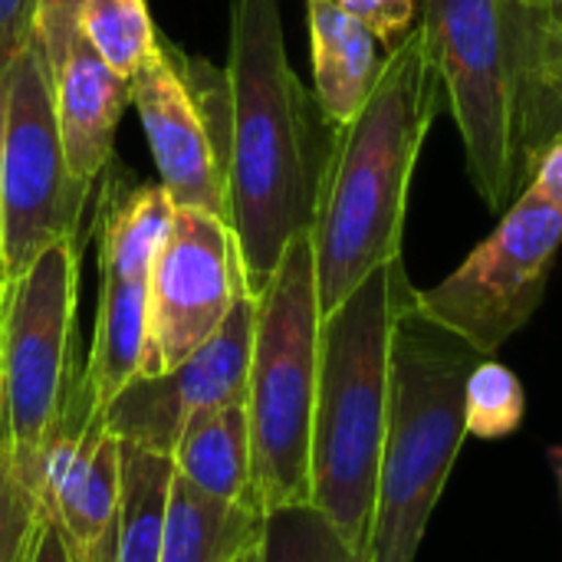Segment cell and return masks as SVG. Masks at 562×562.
Wrapping results in <instances>:
<instances>
[{"label": "cell", "instance_id": "cell-2", "mask_svg": "<svg viewBox=\"0 0 562 562\" xmlns=\"http://www.w3.org/2000/svg\"><path fill=\"white\" fill-rule=\"evenodd\" d=\"M441 92L428 26L415 23L385 53L356 119L333 128L310 227L323 316L372 270L402 257L412 178Z\"/></svg>", "mask_w": 562, "mask_h": 562}, {"label": "cell", "instance_id": "cell-6", "mask_svg": "<svg viewBox=\"0 0 562 562\" xmlns=\"http://www.w3.org/2000/svg\"><path fill=\"white\" fill-rule=\"evenodd\" d=\"M438 76L464 142L468 178L491 211L520 194L517 0H422Z\"/></svg>", "mask_w": 562, "mask_h": 562}, {"label": "cell", "instance_id": "cell-31", "mask_svg": "<svg viewBox=\"0 0 562 562\" xmlns=\"http://www.w3.org/2000/svg\"><path fill=\"white\" fill-rule=\"evenodd\" d=\"M0 303H3V270H0ZM0 438H3V418H0Z\"/></svg>", "mask_w": 562, "mask_h": 562}, {"label": "cell", "instance_id": "cell-8", "mask_svg": "<svg viewBox=\"0 0 562 562\" xmlns=\"http://www.w3.org/2000/svg\"><path fill=\"white\" fill-rule=\"evenodd\" d=\"M7 115L0 151V270L16 280L49 244L79 240V221L89 201L66 165L53 72L36 40H30L3 72Z\"/></svg>", "mask_w": 562, "mask_h": 562}, {"label": "cell", "instance_id": "cell-7", "mask_svg": "<svg viewBox=\"0 0 562 562\" xmlns=\"http://www.w3.org/2000/svg\"><path fill=\"white\" fill-rule=\"evenodd\" d=\"M79 260V240H56L16 280L3 283L0 445L26 481L82 372L76 366Z\"/></svg>", "mask_w": 562, "mask_h": 562}, {"label": "cell", "instance_id": "cell-4", "mask_svg": "<svg viewBox=\"0 0 562 562\" xmlns=\"http://www.w3.org/2000/svg\"><path fill=\"white\" fill-rule=\"evenodd\" d=\"M481 359L464 339L428 323L415 300L398 316L369 562H415L418 557L468 438L464 392Z\"/></svg>", "mask_w": 562, "mask_h": 562}, {"label": "cell", "instance_id": "cell-3", "mask_svg": "<svg viewBox=\"0 0 562 562\" xmlns=\"http://www.w3.org/2000/svg\"><path fill=\"white\" fill-rule=\"evenodd\" d=\"M415 293L405 260L395 257L319 323L310 504L362 562L372 557L392 336Z\"/></svg>", "mask_w": 562, "mask_h": 562}, {"label": "cell", "instance_id": "cell-20", "mask_svg": "<svg viewBox=\"0 0 562 562\" xmlns=\"http://www.w3.org/2000/svg\"><path fill=\"white\" fill-rule=\"evenodd\" d=\"M171 477L168 454L119 445V562H158Z\"/></svg>", "mask_w": 562, "mask_h": 562}, {"label": "cell", "instance_id": "cell-12", "mask_svg": "<svg viewBox=\"0 0 562 562\" xmlns=\"http://www.w3.org/2000/svg\"><path fill=\"white\" fill-rule=\"evenodd\" d=\"M257 300L240 296L224 326L181 366L135 375L102 405L109 435L151 454H171L184 422L198 412L247 405Z\"/></svg>", "mask_w": 562, "mask_h": 562}, {"label": "cell", "instance_id": "cell-19", "mask_svg": "<svg viewBox=\"0 0 562 562\" xmlns=\"http://www.w3.org/2000/svg\"><path fill=\"white\" fill-rule=\"evenodd\" d=\"M175 204L161 184L105 178L99 214H95V247L99 273L148 277L151 260L168 234Z\"/></svg>", "mask_w": 562, "mask_h": 562}, {"label": "cell", "instance_id": "cell-17", "mask_svg": "<svg viewBox=\"0 0 562 562\" xmlns=\"http://www.w3.org/2000/svg\"><path fill=\"white\" fill-rule=\"evenodd\" d=\"M145 333H148V277L99 273L95 329H92L89 359L82 366V379L99 405H105L142 372Z\"/></svg>", "mask_w": 562, "mask_h": 562}, {"label": "cell", "instance_id": "cell-26", "mask_svg": "<svg viewBox=\"0 0 562 562\" xmlns=\"http://www.w3.org/2000/svg\"><path fill=\"white\" fill-rule=\"evenodd\" d=\"M356 20H362L389 49L415 26L422 0H333Z\"/></svg>", "mask_w": 562, "mask_h": 562}, {"label": "cell", "instance_id": "cell-32", "mask_svg": "<svg viewBox=\"0 0 562 562\" xmlns=\"http://www.w3.org/2000/svg\"><path fill=\"white\" fill-rule=\"evenodd\" d=\"M557 471H560V491H562V458H560V464H557Z\"/></svg>", "mask_w": 562, "mask_h": 562}, {"label": "cell", "instance_id": "cell-22", "mask_svg": "<svg viewBox=\"0 0 562 562\" xmlns=\"http://www.w3.org/2000/svg\"><path fill=\"white\" fill-rule=\"evenodd\" d=\"M260 562H362L339 530L313 507H277L263 514Z\"/></svg>", "mask_w": 562, "mask_h": 562}, {"label": "cell", "instance_id": "cell-9", "mask_svg": "<svg viewBox=\"0 0 562 562\" xmlns=\"http://www.w3.org/2000/svg\"><path fill=\"white\" fill-rule=\"evenodd\" d=\"M560 247L562 207L524 188L451 277L415 293V306L491 359L540 310Z\"/></svg>", "mask_w": 562, "mask_h": 562}, {"label": "cell", "instance_id": "cell-13", "mask_svg": "<svg viewBox=\"0 0 562 562\" xmlns=\"http://www.w3.org/2000/svg\"><path fill=\"white\" fill-rule=\"evenodd\" d=\"M128 102V79L112 72L99 59V53L79 36L66 63L53 76L59 142L66 165L79 184L92 188L109 168L115 132Z\"/></svg>", "mask_w": 562, "mask_h": 562}, {"label": "cell", "instance_id": "cell-15", "mask_svg": "<svg viewBox=\"0 0 562 562\" xmlns=\"http://www.w3.org/2000/svg\"><path fill=\"white\" fill-rule=\"evenodd\" d=\"M313 95L329 128H342L366 105L382 59L379 36L333 0H306Z\"/></svg>", "mask_w": 562, "mask_h": 562}, {"label": "cell", "instance_id": "cell-11", "mask_svg": "<svg viewBox=\"0 0 562 562\" xmlns=\"http://www.w3.org/2000/svg\"><path fill=\"white\" fill-rule=\"evenodd\" d=\"M247 293L231 224L198 207H175L148 270V333L138 375H161L198 352Z\"/></svg>", "mask_w": 562, "mask_h": 562}, {"label": "cell", "instance_id": "cell-33", "mask_svg": "<svg viewBox=\"0 0 562 562\" xmlns=\"http://www.w3.org/2000/svg\"><path fill=\"white\" fill-rule=\"evenodd\" d=\"M524 3H530V0H524Z\"/></svg>", "mask_w": 562, "mask_h": 562}, {"label": "cell", "instance_id": "cell-27", "mask_svg": "<svg viewBox=\"0 0 562 562\" xmlns=\"http://www.w3.org/2000/svg\"><path fill=\"white\" fill-rule=\"evenodd\" d=\"M36 0H0V72L33 40Z\"/></svg>", "mask_w": 562, "mask_h": 562}, {"label": "cell", "instance_id": "cell-18", "mask_svg": "<svg viewBox=\"0 0 562 562\" xmlns=\"http://www.w3.org/2000/svg\"><path fill=\"white\" fill-rule=\"evenodd\" d=\"M263 514L214 501L194 491L184 477H171L158 562H231L257 547Z\"/></svg>", "mask_w": 562, "mask_h": 562}, {"label": "cell", "instance_id": "cell-5", "mask_svg": "<svg viewBox=\"0 0 562 562\" xmlns=\"http://www.w3.org/2000/svg\"><path fill=\"white\" fill-rule=\"evenodd\" d=\"M319 323L313 240L300 234L283 250L254 313L247 425L254 494L263 514L310 504Z\"/></svg>", "mask_w": 562, "mask_h": 562}, {"label": "cell", "instance_id": "cell-24", "mask_svg": "<svg viewBox=\"0 0 562 562\" xmlns=\"http://www.w3.org/2000/svg\"><path fill=\"white\" fill-rule=\"evenodd\" d=\"M43 507L36 487L0 445V562H30Z\"/></svg>", "mask_w": 562, "mask_h": 562}, {"label": "cell", "instance_id": "cell-16", "mask_svg": "<svg viewBox=\"0 0 562 562\" xmlns=\"http://www.w3.org/2000/svg\"><path fill=\"white\" fill-rule=\"evenodd\" d=\"M168 458L175 474L184 477L194 491L224 504L260 510L254 494L247 405L191 415Z\"/></svg>", "mask_w": 562, "mask_h": 562}, {"label": "cell", "instance_id": "cell-28", "mask_svg": "<svg viewBox=\"0 0 562 562\" xmlns=\"http://www.w3.org/2000/svg\"><path fill=\"white\" fill-rule=\"evenodd\" d=\"M30 562H72L63 527L46 510H43V520H40V533H36V547H33V560Z\"/></svg>", "mask_w": 562, "mask_h": 562}, {"label": "cell", "instance_id": "cell-21", "mask_svg": "<svg viewBox=\"0 0 562 562\" xmlns=\"http://www.w3.org/2000/svg\"><path fill=\"white\" fill-rule=\"evenodd\" d=\"M79 33L122 79H132V72L155 53L161 36L148 16L145 0H89L79 20Z\"/></svg>", "mask_w": 562, "mask_h": 562}, {"label": "cell", "instance_id": "cell-29", "mask_svg": "<svg viewBox=\"0 0 562 562\" xmlns=\"http://www.w3.org/2000/svg\"><path fill=\"white\" fill-rule=\"evenodd\" d=\"M3 115H7V82L0 72V151H3Z\"/></svg>", "mask_w": 562, "mask_h": 562}, {"label": "cell", "instance_id": "cell-14", "mask_svg": "<svg viewBox=\"0 0 562 562\" xmlns=\"http://www.w3.org/2000/svg\"><path fill=\"white\" fill-rule=\"evenodd\" d=\"M517 158L527 188L540 155L562 138V0H517Z\"/></svg>", "mask_w": 562, "mask_h": 562}, {"label": "cell", "instance_id": "cell-25", "mask_svg": "<svg viewBox=\"0 0 562 562\" xmlns=\"http://www.w3.org/2000/svg\"><path fill=\"white\" fill-rule=\"evenodd\" d=\"M89 0H36V20H33V40L40 43L49 72L56 76L66 63L72 43L82 36L79 20Z\"/></svg>", "mask_w": 562, "mask_h": 562}, {"label": "cell", "instance_id": "cell-23", "mask_svg": "<svg viewBox=\"0 0 562 562\" xmlns=\"http://www.w3.org/2000/svg\"><path fill=\"white\" fill-rule=\"evenodd\" d=\"M524 412L527 398L520 379L507 366L481 359L464 392V431L481 441H501L524 425Z\"/></svg>", "mask_w": 562, "mask_h": 562}, {"label": "cell", "instance_id": "cell-1", "mask_svg": "<svg viewBox=\"0 0 562 562\" xmlns=\"http://www.w3.org/2000/svg\"><path fill=\"white\" fill-rule=\"evenodd\" d=\"M227 211L257 300L293 237L310 234L333 128L286 59L280 0L231 10Z\"/></svg>", "mask_w": 562, "mask_h": 562}, {"label": "cell", "instance_id": "cell-10", "mask_svg": "<svg viewBox=\"0 0 562 562\" xmlns=\"http://www.w3.org/2000/svg\"><path fill=\"white\" fill-rule=\"evenodd\" d=\"M128 99L142 119L158 184L168 191L171 204L198 207L231 224L227 72L158 36L155 53L128 79Z\"/></svg>", "mask_w": 562, "mask_h": 562}, {"label": "cell", "instance_id": "cell-30", "mask_svg": "<svg viewBox=\"0 0 562 562\" xmlns=\"http://www.w3.org/2000/svg\"><path fill=\"white\" fill-rule=\"evenodd\" d=\"M231 562H260V543H257V547H250V550H244L240 557H234Z\"/></svg>", "mask_w": 562, "mask_h": 562}]
</instances>
